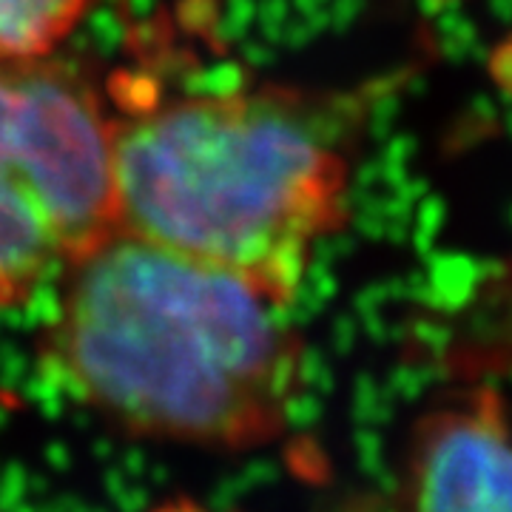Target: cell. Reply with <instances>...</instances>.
Segmentation results:
<instances>
[{
  "instance_id": "6da1fadb",
  "label": "cell",
  "mask_w": 512,
  "mask_h": 512,
  "mask_svg": "<svg viewBox=\"0 0 512 512\" xmlns=\"http://www.w3.org/2000/svg\"><path fill=\"white\" fill-rule=\"evenodd\" d=\"M43 342L74 402L148 439L259 447L302 393L285 305L120 228L63 271Z\"/></svg>"
},
{
  "instance_id": "7a4b0ae2",
  "label": "cell",
  "mask_w": 512,
  "mask_h": 512,
  "mask_svg": "<svg viewBox=\"0 0 512 512\" xmlns=\"http://www.w3.org/2000/svg\"><path fill=\"white\" fill-rule=\"evenodd\" d=\"M117 228L291 305L348 205V157L293 94L194 92L114 117Z\"/></svg>"
},
{
  "instance_id": "3957f363",
  "label": "cell",
  "mask_w": 512,
  "mask_h": 512,
  "mask_svg": "<svg viewBox=\"0 0 512 512\" xmlns=\"http://www.w3.org/2000/svg\"><path fill=\"white\" fill-rule=\"evenodd\" d=\"M114 231V114L49 57L0 60V308Z\"/></svg>"
},
{
  "instance_id": "277c9868",
  "label": "cell",
  "mask_w": 512,
  "mask_h": 512,
  "mask_svg": "<svg viewBox=\"0 0 512 512\" xmlns=\"http://www.w3.org/2000/svg\"><path fill=\"white\" fill-rule=\"evenodd\" d=\"M402 512H512V419L493 396H464L416 421Z\"/></svg>"
},
{
  "instance_id": "5b68a950",
  "label": "cell",
  "mask_w": 512,
  "mask_h": 512,
  "mask_svg": "<svg viewBox=\"0 0 512 512\" xmlns=\"http://www.w3.org/2000/svg\"><path fill=\"white\" fill-rule=\"evenodd\" d=\"M92 0H0V60H43L72 35Z\"/></svg>"
}]
</instances>
